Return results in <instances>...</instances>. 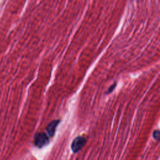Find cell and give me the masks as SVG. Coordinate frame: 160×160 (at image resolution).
Returning a JSON list of instances; mask_svg holds the SVG:
<instances>
[{
  "instance_id": "cell-4",
  "label": "cell",
  "mask_w": 160,
  "mask_h": 160,
  "mask_svg": "<svg viewBox=\"0 0 160 160\" xmlns=\"http://www.w3.org/2000/svg\"><path fill=\"white\" fill-rule=\"evenodd\" d=\"M152 136L154 138V139H156V141H159V138H160V132L159 130H155L154 131L153 133H152Z\"/></svg>"
},
{
  "instance_id": "cell-2",
  "label": "cell",
  "mask_w": 160,
  "mask_h": 160,
  "mask_svg": "<svg viewBox=\"0 0 160 160\" xmlns=\"http://www.w3.org/2000/svg\"><path fill=\"white\" fill-rule=\"evenodd\" d=\"M86 139L82 136H78L74 139L72 141L71 148L73 152L76 153L79 152L86 144Z\"/></svg>"
},
{
  "instance_id": "cell-5",
  "label": "cell",
  "mask_w": 160,
  "mask_h": 160,
  "mask_svg": "<svg viewBox=\"0 0 160 160\" xmlns=\"http://www.w3.org/2000/svg\"><path fill=\"white\" fill-rule=\"evenodd\" d=\"M116 86V82H114L113 84H112L111 86H110V87L108 88L107 92H106V94H109L111 92H112L113 91V90L114 89V88Z\"/></svg>"
},
{
  "instance_id": "cell-3",
  "label": "cell",
  "mask_w": 160,
  "mask_h": 160,
  "mask_svg": "<svg viewBox=\"0 0 160 160\" xmlns=\"http://www.w3.org/2000/svg\"><path fill=\"white\" fill-rule=\"evenodd\" d=\"M59 122H60L59 120H54V121H52L48 125V126L46 128V131H47V132L48 133V135L50 137L54 136L56 130V128Z\"/></svg>"
},
{
  "instance_id": "cell-1",
  "label": "cell",
  "mask_w": 160,
  "mask_h": 160,
  "mask_svg": "<svg viewBox=\"0 0 160 160\" xmlns=\"http://www.w3.org/2000/svg\"><path fill=\"white\" fill-rule=\"evenodd\" d=\"M49 142V137L44 132H38L34 136V145L38 148L46 146Z\"/></svg>"
}]
</instances>
